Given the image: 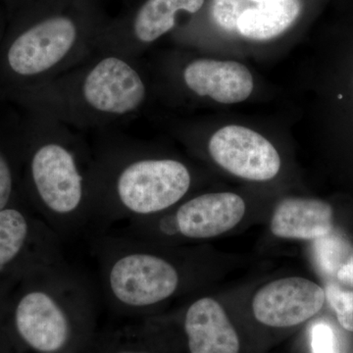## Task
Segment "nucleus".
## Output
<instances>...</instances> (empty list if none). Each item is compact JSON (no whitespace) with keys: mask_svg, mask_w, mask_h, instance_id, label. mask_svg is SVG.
Returning <instances> with one entry per match:
<instances>
[{"mask_svg":"<svg viewBox=\"0 0 353 353\" xmlns=\"http://www.w3.org/2000/svg\"><path fill=\"white\" fill-rule=\"evenodd\" d=\"M190 185V172L181 162L141 160L122 172L117 190L128 210L148 215L171 208L187 194Z\"/></svg>","mask_w":353,"mask_h":353,"instance_id":"obj_1","label":"nucleus"},{"mask_svg":"<svg viewBox=\"0 0 353 353\" xmlns=\"http://www.w3.org/2000/svg\"><path fill=\"white\" fill-rule=\"evenodd\" d=\"M173 265L148 253H130L112 265L111 292L119 303L134 307L153 305L170 297L179 285Z\"/></svg>","mask_w":353,"mask_h":353,"instance_id":"obj_2","label":"nucleus"},{"mask_svg":"<svg viewBox=\"0 0 353 353\" xmlns=\"http://www.w3.org/2000/svg\"><path fill=\"white\" fill-rule=\"evenodd\" d=\"M209 152L223 169L245 180L265 182L280 171V155L270 141L248 128L231 125L216 132Z\"/></svg>","mask_w":353,"mask_h":353,"instance_id":"obj_3","label":"nucleus"},{"mask_svg":"<svg viewBox=\"0 0 353 353\" xmlns=\"http://www.w3.org/2000/svg\"><path fill=\"white\" fill-rule=\"evenodd\" d=\"M324 290L299 277L280 279L265 285L252 301L253 314L261 324L288 328L307 321L324 305Z\"/></svg>","mask_w":353,"mask_h":353,"instance_id":"obj_4","label":"nucleus"},{"mask_svg":"<svg viewBox=\"0 0 353 353\" xmlns=\"http://www.w3.org/2000/svg\"><path fill=\"white\" fill-rule=\"evenodd\" d=\"M76 37L75 25L68 18L43 21L14 41L8 52L9 65L20 75L43 73L66 57Z\"/></svg>","mask_w":353,"mask_h":353,"instance_id":"obj_5","label":"nucleus"},{"mask_svg":"<svg viewBox=\"0 0 353 353\" xmlns=\"http://www.w3.org/2000/svg\"><path fill=\"white\" fill-rule=\"evenodd\" d=\"M32 174L43 203L53 212L69 214L83 199V179L71 153L58 145L39 148L32 158Z\"/></svg>","mask_w":353,"mask_h":353,"instance_id":"obj_6","label":"nucleus"},{"mask_svg":"<svg viewBox=\"0 0 353 353\" xmlns=\"http://www.w3.org/2000/svg\"><path fill=\"white\" fill-rule=\"evenodd\" d=\"M15 326L20 338L39 353H57L67 345L70 323L54 297L43 290L28 292L15 310Z\"/></svg>","mask_w":353,"mask_h":353,"instance_id":"obj_7","label":"nucleus"},{"mask_svg":"<svg viewBox=\"0 0 353 353\" xmlns=\"http://www.w3.org/2000/svg\"><path fill=\"white\" fill-rule=\"evenodd\" d=\"M83 90L88 103L105 113L132 112L145 97V87L139 74L115 57L101 60L85 78Z\"/></svg>","mask_w":353,"mask_h":353,"instance_id":"obj_8","label":"nucleus"},{"mask_svg":"<svg viewBox=\"0 0 353 353\" xmlns=\"http://www.w3.org/2000/svg\"><path fill=\"white\" fill-rule=\"evenodd\" d=\"M245 213V201L238 194H203L181 206L176 214V229L190 239L214 238L236 227Z\"/></svg>","mask_w":353,"mask_h":353,"instance_id":"obj_9","label":"nucleus"},{"mask_svg":"<svg viewBox=\"0 0 353 353\" xmlns=\"http://www.w3.org/2000/svg\"><path fill=\"white\" fill-rule=\"evenodd\" d=\"M183 78L199 97H208L223 104L245 101L253 90L250 70L236 61L196 60L185 68Z\"/></svg>","mask_w":353,"mask_h":353,"instance_id":"obj_10","label":"nucleus"},{"mask_svg":"<svg viewBox=\"0 0 353 353\" xmlns=\"http://www.w3.org/2000/svg\"><path fill=\"white\" fill-rule=\"evenodd\" d=\"M185 331L190 353H239L240 340L224 308L202 297L188 309Z\"/></svg>","mask_w":353,"mask_h":353,"instance_id":"obj_11","label":"nucleus"},{"mask_svg":"<svg viewBox=\"0 0 353 353\" xmlns=\"http://www.w3.org/2000/svg\"><path fill=\"white\" fill-rule=\"evenodd\" d=\"M333 229V208L328 202L290 197L274 211L271 231L274 236L294 240H317Z\"/></svg>","mask_w":353,"mask_h":353,"instance_id":"obj_12","label":"nucleus"},{"mask_svg":"<svg viewBox=\"0 0 353 353\" xmlns=\"http://www.w3.org/2000/svg\"><path fill=\"white\" fill-rule=\"evenodd\" d=\"M301 10L299 0H265L241 16L238 31L248 39L268 41L289 29Z\"/></svg>","mask_w":353,"mask_h":353,"instance_id":"obj_13","label":"nucleus"},{"mask_svg":"<svg viewBox=\"0 0 353 353\" xmlns=\"http://www.w3.org/2000/svg\"><path fill=\"white\" fill-rule=\"evenodd\" d=\"M204 0H148L139 9L134 21V34L143 43H152L175 26V16L181 10L196 13Z\"/></svg>","mask_w":353,"mask_h":353,"instance_id":"obj_14","label":"nucleus"},{"mask_svg":"<svg viewBox=\"0 0 353 353\" xmlns=\"http://www.w3.org/2000/svg\"><path fill=\"white\" fill-rule=\"evenodd\" d=\"M29 226L25 216L12 208L0 210V267L10 263L27 241Z\"/></svg>","mask_w":353,"mask_h":353,"instance_id":"obj_15","label":"nucleus"},{"mask_svg":"<svg viewBox=\"0 0 353 353\" xmlns=\"http://www.w3.org/2000/svg\"><path fill=\"white\" fill-rule=\"evenodd\" d=\"M257 3L259 2L253 0H213V18L223 29L238 31V21L241 16Z\"/></svg>","mask_w":353,"mask_h":353,"instance_id":"obj_16","label":"nucleus"},{"mask_svg":"<svg viewBox=\"0 0 353 353\" xmlns=\"http://www.w3.org/2000/svg\"><path fill=\"white\" fill-rule=\"evenodd\" d=\"M324 292L341 326L348 332H353V290L343 289L336 284H329Z\"/></svg>","mask_w":353,"mask_h":353,"instance_id":"obj_17","label":"nucleus"},{"mask_svg":"<svg viewBox=\"0 0 353 353\" xmlns=\"http://www.w3.org/2000/svg\"><path fill=\"white\" fill-rule=\"evenodd\" d=\"M311 345L313 353H339L336 336L327 323L319 322L313 326Z\"/></svg>","mask_w":353,"mask_h":353,"instance_id":"obj_18","label":"nucleus"},{"mask_svg":"<svg viewBox=\"0 0 353 353\" xmlns=\"http://www.w3.org/2000/svg\"><path fill=\"white\" fill-rule=\"evenodd\" d=\"M12 192V176L3 157L0 154V210L6 208Z\"/></svg>","mask_w":353,"mask_h":353,"instance_id":"obj_19","label":"nucleus"},{"mask_svg":"<svg viewBox=\"0 0 353 353\" xmlns=\"http://www.w3.org/2000/svg\"><path fill=\"white\" fill-rule=\"evenodd\" d=\"M338 279L343 284L353 288V255L339 268Z\"/></svg>","mask_w":353,"mask_h":353,"instance_id":"obj_20","label":"nucleus"},{"mask_svg":"<svg viewBox=\"0 0 353 353\" xmlns=\"http://www.w3.org/2000/svg\"><path fill=\"white\" fill-rule=\"evenodd\" d=\"M117 353H148L143 352H134V350H124V352H120Z\"/></svg>","mask_w":353,"mask_h":353,"instance_id":"obj_21","label":"nucleus"},{"mask_svg":"<svg viewBox=\"0 0 353 353\" xmlns=\"http://www.w3.org/2000/svg\"><path fill=\"white\" fill-rule=\"evenodd\" d=\"M253 1H255V2H261V1H265V0H253Z\"/></svg>","mask_w":353,"mask_h":353,"instance_id":"obj_22","label":"nucleus"}]
</instances>
